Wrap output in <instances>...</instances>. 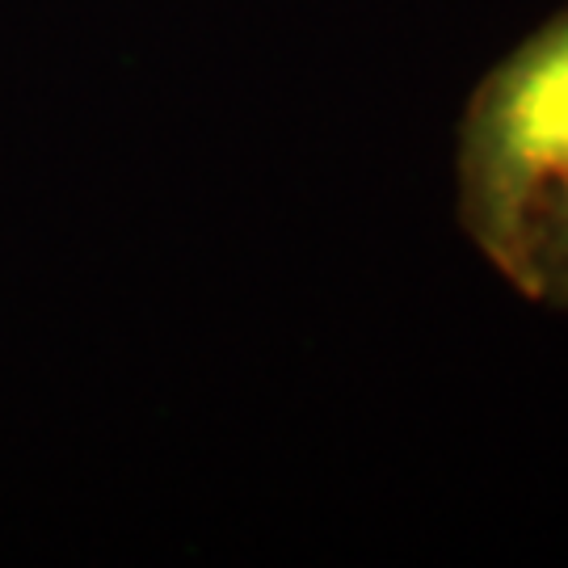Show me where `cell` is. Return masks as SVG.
Instances as JSON below:
<instances>
[{
  "label": "cell",
  "instance_id": "obj_2",
  "mask_svg": "<svg viewBox=\"0 0 568 568\" xmlns=\"http://www.w3.org/2000/svg\"><path fill=\"white\" fill-rule=\"evenodd\" d=\"M493 270L527 304L568 312V169L551 173L527 199Z\"/></svg>",
  "mask_w": 568,
  "mask_h": 568
},
{
  "label": "cell",
  "instance_id": "obj_1",
  "mask_svg": "<svg viewBox=\"0 0 568 568\" xmlns=\"http://www.w3.org/2000/svg\"><path fill=\"white\" fill-rule=\"evenodd\" d=\"M568 169V9L471 89L455 143V211L493 265L527 199Z\"/></svg>",
  "mask_w": 568,
  "mask_h": 568
}]
</instances>
